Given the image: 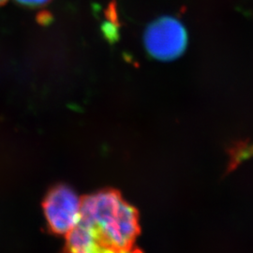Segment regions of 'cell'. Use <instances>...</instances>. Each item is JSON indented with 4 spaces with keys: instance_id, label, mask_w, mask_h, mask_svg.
<instances>
[{
    "instance_id": "1",
    "label": "cell",
    "mask_w": 253,
    "mask_h": 253,
    "mask_svg": "<svg viewBox=\"0 0 253 253\" xmlns=\"http://www.w3.org/2000/svg\"><path fill=\"white\" fill-rule=\"evenodd\" d=\"M140 234L139 215L116 190L83 198L81 217L66 235L67 253H133Z\"/></svg>"
},
{
    "instance_id": "2",
    "label": "cell",
    "mask_w": 253,
    "mask_h": 253,
    "mask_svg": "<svg viewBox=\"0 0 253 253\" xmlns=\"http://www.w3.org/2000/svg\"><path fill=\"white\" fill-rule=\"evenodd\" d=\"M144 42L147 53L153 58L172 61L185 52L188 34L180 21L171 16H163L146 27Z\"/></svg>"
},
{
    "instance_id": "3",
    "label": "cell",
    "mask_w": 253,
    "mask_h": 253,
    "mask_svg": "<svg viewBox=\"0 0 253 253\" xmlns=\"http://www.w3.org/2000/svg\"><path fill=\"white\" fill-rule=\"evenodd\" d=\"M82 204L83 199L66 185L49 190L42 203L49 229L55 235H68L80 219Z\"/></svg>"
},
{
    "instance_id": "4",
    "label": "cell",
    "mask_w": 253,
    "mask_h": 253,
    "mask_svg": "<svg viewBox=\"0 0 253 253\" xmlns=\"http://www.w3.org/2000/svg\"><path fill=\"white\" fill-rule=\"evenodd\" d=\"M253 155V146H239L236 149H234V152L232 153V166L235 167V165L241 161H244L249 159L251 156Z\"/></svg>"
},
{
    "instance_id": "5",
    "label": "cell",
    "mask_w": 253,
    "mask_h": 253,
    "mask_svg": "<svg viewBox=\"0 0 253 253\" xmlns=\"http://www.w3.org/2000/svg\"><path fill=\"white\" fill-rule=\"evenodd\" d=\"M19 4L28 8H40L48 5L52 0H15Z\"/></svg>"
},
{
    "instance_id": "6",
    "label": "cell",
    "mask_w": 253,
    "mask_h": 253,
    "mask_svg": "<svg viewBox=\"0 0 253 253\" xmlns=\"http://www.w3.org/2000/svg\"><path fill=\"white\" fill-rule=\"evenodd\" d=\"M8 0H0V6H2V5H4V4H6V2H7Z\"/></svg>"
}]
</instances>
